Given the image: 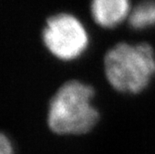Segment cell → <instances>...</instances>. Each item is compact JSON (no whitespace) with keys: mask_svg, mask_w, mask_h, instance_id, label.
I'll return each instance as SVG.
<instances>
[{"mask_svg":"<svg viewBox=\"0 0 155 154\" xmlns=\"http://www.w3.org/2000/svg\"><path fill=\"white\" fill-rule=\"evenodd\" d=\"M93 97V87L80 80H67L61 84L48 102V128L57 135L87 133L99 118L92 103Z\"/></svg>","mask_w":155,"mask_h":154,"instance_id":"obj_1","label":"cell"},{"mask_svg":"<svg viewBox=\"0 0 155 154\" xmlns=\"http://www.w3.org/2000/svg\"><path fill=\"white\" fill-rule=\"evenodd\" d=\"M108 82L124 93H138L155 75V54L147 43H122L109 49L104 58Z\"/></svg>","mask_w":155,"mask_h":154,"instance_id":"obj_2","label":"cell"},{"mask_svg":"<svg viewBox=\"0 0 155 154\" xmlns=\"http://www.w3.org/2000/svg\"><path fill=\"white\" fill-rule=\"evenodd\" d=\"M43 47L52 57L69 62L84 54L89 34L81 20L69 12H57L45 19L40 30Z\"/></svg>","mask_w":155,"mask_h":154,"instance_id":"obj_3","label":"cell"},{"mask_svg":"<svg viewBox=\"0 0 155 154\" xmlns=\"http://www.w3.org/2000/svg\"><path fill=\"white\" fill-rule=\"evenodd\" d=\"M93 20L103 28H113L130 15L129 0H91Z\"/></svg>","mask_w":155,"mask_h":154,"instance_id":"obj_4","label":"cell"},{"mask_svg":"<svg viewBox=\"0 0 155 154\" xmlns=\"http://www.w3.org/2000/svg\"><path fill=\"white\" fill-rule=\"evenodd\" d=\"M129 23L137 30L155 26V0H145L139 3L130 12Z\"/></svg>","mask_w":155,"mask_h":154,"instance_id":"obj_5","label":"cell"},{"mask_svg":"<svg viewBox=\"0 0 155 154\" xmlns=\"http://www.w3.org/2000/svg\"><path fill=\"white\" fill-rule=\"evenodd\" d=\"M0 154H15L13 142L7 134L0 130Z\"/></svg>","mask_w":155,"mask_h":154,"instance_id":"obj_6","label":"cell"}]
</instances>
